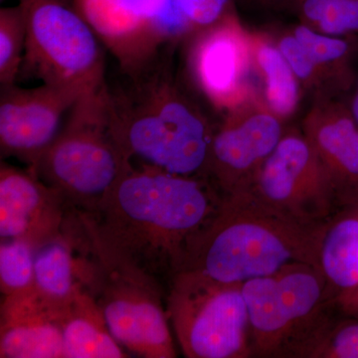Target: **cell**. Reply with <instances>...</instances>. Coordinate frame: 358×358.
<instances>
[{
	"label": "cell",
	"instance_id": "1",
	"mask_svg": "<svg viewBox=\"0 0 358 358\" xmlns=\"http://www.w3.org/2000/svg\"><path fill=\"white\" fill-rule=\"evenodd\" d=\"M222 195L208 179L133 164L88 213L115 252L167 289Z\"/></svg>",
	"mask_w": 358,
	"mask_h": 358
},
{
	"label": "cell",
	"instance_id": "2",
	"mask_svg": "<svg viewBox=\"0 0 358 358\" xmlns=\"http://www.w3.org/2000/svg\"><path fill=\"white\" fill-rule=\"evenodd\" d=\"M176 48L106 80L110 129L133 164L206 178L212 122L201 99L174 68Z\"/></svg>",
	"mask_w": 358,
	"mask_h": 358
},
{
	"label": "cell",
	"instance_id": "3",
	"mask_svg": "<svg viewBox=\"0 0 358 358\" xmlns=\"http://www.w3.org/2000/svg\"><path fill=\"white\" fill-rule=\"evenodd\" d=\"M324 225L301 222L249 190L222 195L217 210L190 244L182 271L243 284L291 263L320 267Z\"/></svg>",
	"mask_w": 358,
	"mask_h": 358
},
{
	"label": "cell",
	"instance_id": "4",
	"mask_svg": "<svg viewBox=\"0 0 358 358\" xmlns=\"http://www.w3.org/2000/svg\"><path fill=\"white\" fill-rule=\"evenodd\" d=\"M76 227L85 259L84 288L102 308L115 339L138 357H178L166 313V289L115 252L88 213L76 210Z\"/></svg>",
	"mask_w": 358,
	"mask_h": 358
},
{
	"label": "cell",
	"instance_id": "5",
	"mask_svg": "<svg viewBox=\"0 0 358 358\" xmlns=\"http://www.w3.org/2000/svg\"><path fill=\"white\" fill-rule=\"evenodd\" d=\"M131 164L110 129L103 87L77 101L29 169L57 189L73 210L93 213Z\"/></svg>",
	"mask_w": 358,
	"mask_h": 358
},
{
	"label": "cell",
	"instance_id": "6",
	"mask_svg": "<svg viewBox=\"0 0 358 358\" xmlns=\"http://www.w3.org/2000/svg\"><path fill=\"white\" fill-rule=\"evenodd\" d=\"M27 26L20 77L75 90H102L105 47L75 0H20Z\"/></svg>",
	"mask_w": 358,
	"mask_h": 358
},
{
	"label": "cell",
	"instance_id": "7",
	"mask_svg": "<svg viewBox=\"0 0 358 358\" xmlns=\"http://www.w3.org/2000/svg\"><path fill=\"white\" fill-rule=\"evenodd\" d=\"M242 292L252 357L294 358L333 313L326 277L312 264L291 263L274 274L248 280Z\"/></svg>",
	"mask_w": 358,
	"mask_h": 358
},
{
	"label": "cell",
	"instance_id": "8",
	"mask_svg": "<svg viewBox=\"0 0 358 358\" xmlns=\"http://www.w3.org/2000/svg\"><path fill=\"white\" fill-rule=\"evenodd\" d=\"M166 307L185 357H252L248 310L240 282L181 271L167 286Z\"/></svg>",
	"mask_w": 358,
	"mask_h": 358
},
{
	"label": "cell",
	"instance_id": "9",
	"mask_svg": "<svg viewBox=\"0 0 358 358\" xmlns=\"http://www.w3.org/2000/svg\"><path fill=\"white\" fill-rule=\"evenodd\" d=\"M117 67H136L194 32L173 0H75Z\"/></svg>",
	"mask_w": 358,
	"mask_h": 358
},
{
	"label": "cell",
	"instance_id": "10",
	"mask_svg": "<svg viewBox=\"0 0 358 358\" xmlns=\"http://www.w3.org/2000/svg\"><path fill=\"white\" fill-rule=\"evenodd\" d=\"M185 44L186 80L212 110L226 114L259 94L251 33L236 13L194 33Z\"/></svg>",
	"mask_w": 358,
	"mask_h": 358
},
{
	"label": "cell",
	"instance_id": "11",
	"mask_svg": "<svg viewBox=\"0 0 358 358\" xmlns=\"http://www.w3.org/2000/svg\"><path fill=\"white\" fill-rule=\"evenodd\" d=\"M248 190L301 222L324 224L338 212L326 173L301 129H286Z\"/></svg>",
	"mask_w": 358,
	"mask_h": 358
},
{
	"label": "cell",
	"instance_id": "12",
	"mask_svg": "<svg viewBox=\"0 0 358 358\" xmlns=\"http://www.w3.org/2000/svg\"><path fill=\"white\" fill-rule=\"evenodd\" d=\"M284 124L259 94L221 115L206 171V178L221 195L249 189L257 171L284 136Z\"/></svg>",
	"mask_w": 358,
	"mask_h": 358
},
{
	"label": "cell",
	"instance_id": "13",
	"mask_svg": "<svg viewBox=\"0 0 358 358\" xmlns=\"http://www.w3.org/2000/svg\"><path fill=\"white\" fill-rule=\"evenodd\" d=\"M82 95L75 90L41 84L23 88L0 86V150L31 169L62 128Z\"/></svg>",
	"mask_w": 358,
	"mask_h": 358
},
{
	"label": "cell",
	"instance_id": "14",
	"mask_svg": "<svg viewBox=\"0 0 358 358\" xmlns=\"http://www.w3.org/2000/svg\"><path fill=\"white\" fill-rule=\"evenodd\" d=\"M326 173L336 210L358 202V124L345 96L319 95L301 122Z\"/></svg>",
	"mask_w": 358,
	"mask_h": 358
},
{
	"label": "cell",
	"instance_id": "15",
	"mask_svg": "<svg viewBox=\"0 0 358 358\" xmlns=\"http://www.w3.org/2000/svg\"><path fill=\"white\" fill-rule=\"evenodd\" d=\"M72 211L63 195L29 169L23 171L1 162V240H25L37 249L63 232Z\"/></svg>",
	"mask_w": 358,
	"mask_h": 358
},
{
	"label": "cell",
	"instance_id": "16",
	"mask_svg": "<svg viewBox=\"0 0 358 358\" xmlns=\"http://www.w3.org/2000/svg\"><path fill=\"white\" fill-rule=\"evenodd\" d=\"M66 310L49 305L33 287L3 296L0 308V357L64 358Z\"/></svg>",
	"mask_w": 358,
	"mask_h": 358
},
{
	"label": "cell",
	"instance_id": "17",
	"mask_svg": "<svg viewBox=\"0 0 358 358\" xmlns=\"http://www.w3.org/2000/svg\"><path fill=\"white\" fill-rule=\"evenodd\" d=\"M84 268L72 211L63 232L35 251L33 289L49 305L66 310L83 286Z\"/></svg>",
	"mask_w": 358,
	"mask_h": 358
},
{
	"label": "cell",
	"instance_id": "18",
	"mask_svg": "<svg viewBox=\"0 0 358 358\" xmlns=\"http://www.w3.org/2000/svg\"><path fill=\"white\" fill-rule=\"evenodd\" d=\"M63 341L64 358L129 357L110 331L102 308L83 286L66 310Z\"/></svg>",
	"mask_w": 358,
	"mask_h": 358
},
{
	"label": "cell",
	"instance_id": "19",
	"mask_svg": "<svg viewBox=\"0 0 358 358\" xmlns=\"http://www.w3.org/2000/svg\"><path fill=\"white\" fill-rule=\"evenodd\" d=\"M320 267L327 301L358 284V202L336 212L324 225Z\"/></svg>",
	"mask_w": 358,
	"mask_h": 358
},
{
	"label": "cell",
	"instance_id": "20",
	"mask_svg": "<svg viewBox=\"0 0 358 358\" xmlns=\"http://www.w3.org/2000/svg\"><path fill=\"white\" fill-rule=\"evenodd\" d=\"M254 72L261 82L259 95L282 122L294 117L300 107L301 86L273 37L251 33Z\"/></svg>",
	"mask_w": 358,
	"mask_h": 358
},
{
	"label": "cell",
	"instance_id": "21",
	"mask_svg": "<svg viewBox=\"0 0 358 358\" xmlns=\"http://www.w3.org/2000/svg\"><path fill=\"white\" fill-rule=\"evenodd\" d=\"M299 22L333 36H358V0H292Z\"/></svg>",
	"mask_w": 358,
	"mask_h": 358
},
{
	"label": "cell",
	"instance_id": "22",
	"mask_svg": "<svg viewBox=\"0 0 358 358\" xmlns=\"http://www.w3.org/2000/svg\"><path fill=\"white\" fill-rule=\"evenodd\" d=\"M294 358H358V317L333 312Z\"/></svg>",
	"mask_w": 358,
	"mask_h": 358
},
{
	"label": "cell",
	"instance_id": "23",
	"mask_svg": "<svg viewBox=\"0 0 358 358\" xmlns=\"http://www.w3.org/2000/svg\"><path fill=\"white\" fill-rule=\"evenodd\" d=\"M27 38L20 3L0 9V86L17 83Z\"/></svg>",
	"mask_w": 358,
	"mask_h": 358
},
{
	"label": "cell",
	"instance_id": "24",
	"mask_svg": "<svg viewBox=\"0 0 358 358\" xmlns=\"http://www.w3.org/2000/svg\"><path fill=\"white\" fill-rule=\"evenodd\" d=\"M36 248L21 239L1 240L0 289L2 298L32 288Z\"/></svg>",
	"mask_w": 358,
	"mask_h": 358
},
{
	"label": "cell",
	"instance_id": "25",
	"mask_svg": "<svg viewBox=\"0 0 358 358\" xmlns=\"http://www.w3.org/2000/svg\"><path fill=\"white\" fill-rule=\"evenodd\" d=\"M173 2L194 33L210 27L235 13L233 0H173Z\"/></svg>",
	"mask_w": 358,
	"mask_h": 358
},
{
	"label": "cell",
	"instance_id": "26",
	"mask_svg": "<svg viewBox=\"0 0 358 358\" xmlns=\"http://www.w3.org/2000/svg\"><path fill=\"white\" fill-rule=\"evenodd\" d=\"M327 303L339 317H358V284L336 294Z\"/></svg>",
	"mask_w": 358,
	"mask_h": 358
},
{
	"label": "cell",
	"instance_id": "27",
	"mask_svg": "<svg viewBox=\"0 0 358 358\" xmlns=\"http://www.w3.org/2000/svg\"><path fill=\"white\" fill-rule=\"evenodd\" d=\"M250 6L261 10H282L288 9L292 0H243Z\"/></svg>",
	"mask_w": 358,
	"mask_h": 358
},
{
	"label": "cell",
	"instance_id": "28",
	"mask_svg": "<svg viewBox=\"0 0 358 358\" xmlns=\"http://www.w3.org/2000/svg\"><path fill=\"white\" fill-rule=\"evenodd\" d=\"M345 99L346 103H348V109H350V113H352L353 117H355V121L358 124V70L352 88L348 92Z\"/></svg>",
	"mask_w": 358,
	"mask_h": 358
}]
</instances>
